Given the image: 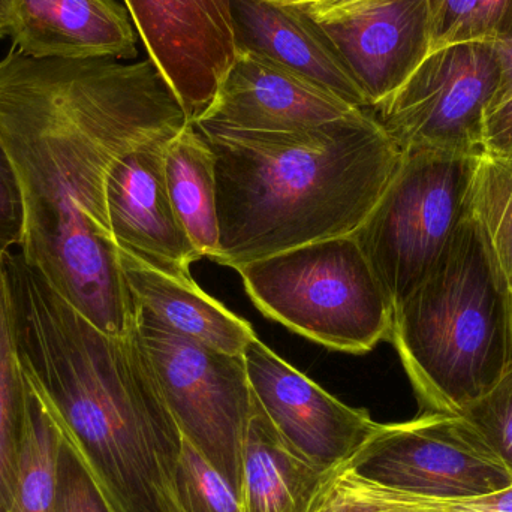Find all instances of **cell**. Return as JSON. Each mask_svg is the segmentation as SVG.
<instances>
[{"label": "cell", "instance_id": "cell-1", "mask_svg": "<svg viewBox=\"0 0 512 512\" xmlns=\"http://www.w3.org/2000/svg\"><path fill=\"white\" fill-rule=\"evenodd\" d=\"M188 123L150 59H35L12 48L0 60V141L23 204L18 254L113 336L131 328L134 300L111 236L108 171Z\"/></svg>", "mask_w": 512, "mask_h": 512}, {"label": "cell", "instance_id": "cell-2", "mask_svg": "<svg viewBox=\"0 0 512 512\" xmlns=\"http://www.w3.org/2000/svg\"><path fill=\"white\" fill-rule=\"evenodd\" d=\"M21 363L110 512H185L183 435L137 328L99 330L20 254L5 255Z\"/></svg>", "mask_w": 512, "mask_h": 512}, {"label": "cell", "instance_id": "cell-3", "mask_svg": "<svg viewBox=\"0 0 512 512\" xmlns=\"http://www.w3.org/2000/svg\"><path fill=\"white\" fill-rule=\"evenodd\" d=\"M194 125L215 156V262L231 268L354 234L405 156L369 110L294 132Z\"/></svg>", "mask_w": 512, "mask_h": 512}, {"label": "cell", "instance_id": "cell-4", "mask_svg": "<svg viewBox=\"0 0 512 512\" xmlns=\"http://www.w3.org/2000/svg\"><path fill=\"white\" fill-rule=\"evenodd\" d=\"M390 340L433 412L462 414L512 370L510 288L469 213L394 310Z\"/></svg>", "mask_w": 512, "mask_h": 512}, {"label": "cell", "instance_id": "cell-5", "mask_svg": "<svg viewBox=\"0 0 512 512\" xmlns=\"http://www.w3.org/2000/svg\"><path fill=\"white\" fill-rule=\"evenodd\" d=\"M267 318L325 348L367 354L390 339L393 307L352 234L234 268Z\"/></svg>", "mask_w": 512, "mask_h": 512}, {"label": "cell", "instance_id": "cell-6", "mask_svg": "<svg viewBox=\"0 0 512 512\" xmlns=\"http://www.w3.org/2000/svg\"><path fill=\"white\" fill-rule=\"evenodd\" d=\"M475 156L406 152L352 236L394 310L424 282L469 213Z\"/></svg>", "mask_w": 512, "mask_h": 512}, {"label": "cell", "instance_id": "cell-7", "mask_svg": "<svg viewBox=\"0 0 512 512\" xmlns=\"http://www.w3.org/2000/svg\"><path fill=\"white\" fill-rule=\"evenodd\" d=\"M132 300L138 337L182 435L239 493L254 405L245 357L179 333Z\"/></svg>", "mask_w": 512, "mask_h": 512}, {"label": "cell", "instance_id": "cell-8", "mask_svg": "<svg viewBox=\"0 0 512 512\" xmlns=\"http://www.w3.org/2000/svg\"><path fill=\"white\" fill-rule=\"evenodd\" d=\"M501 72L496 44L439 48L369 111L403 153L430 150L480 158L486 155V110Z\"/></svg>", "mask_w": 512, "mask_h": 512}, {"label": "cell", "instance_id": "cell-9", "mask_svg": "<svg viewBox=\"0 0 512 512\" xmlns=\"http://www.w3.org/2000/svg\"><path fill=\"white\" fill-rule=\"evenodd\" d=\"M346 465L382 486L441 501L512 487L505 463L460 414L429 411L403 423L379 424Z\"/></svg>", "mask_w": 512, "mask_h": 512}, {"label": "cell", "instance_id": "cell-10", "mask_svg": "<svg viewBox=\"0 0 512 512\" xmlns=\"http://www.w3.org/2000/svg\"><path fill=\"white\" fill-rule=\"evenodd\" d=\"M369 102L396 92L432 51L429 0H300Z\"/></svg>", "mask_w": 512, "mask_h": 512}, {"label": "cell", "instance_id": "cell-11", "mask_svg": "<svg viewBox=\"0 0 512 512\" xmlns=\"http://www.w3.org/2000/svg\"><path fill=\"white\" fill-rule=\"evenodd\" d=\"M149 59L189 122L200 119L237 54L233 0H123Z\"/></svg>", "mask_w": 512, "mask_h": 512}, {"label": "cell", "instance_id": "cell-12", "mask_svg": "<svg viewBox=\"0 0 512 512\" xmlns=\"http://www.w3.org/2000/svg\"><path fill=\"white\" fill-rule=\"evenodd\" d=\"M243 357L252 394L274 429L324 474L351 462L378 430L366 409L351 408L328 394L258 336L246 345Z\"/></svg>", "mask_w": 512, "mask_h": 512}, {"label": "cell", "instance_id": "cell-13", "mask_svg": "<svg viewBox=\"0 0 512 512\" xmlns=\"http://www.w3.org/2000/svg\"><path fill=\"white\" fill-rule=\"evenodd\" d=\"M177 132L143 141L117 158L108 171L105 194L117 251L162 273L192 280L189 267L201 255L174 213L165 182V147Z\"/></svg>", "mask_w": 512, "mask_h": 512}, {"label": "cell", "instance_id": "cell-14", "mask_svg": "<svg viewBox=\"0 0 512 512\" xmlns=\"http://www.w3.org/2000/svg\"><path fill=\"white\" fill-rule=\"evenodd\" d=\"M361 111L285 66L239 47L215 99L194 123L234 131L294 132Z\"/></svg>", "mask_w": 512, "mask_h": 512}, {"label": "cell", "instance_id": "cell-15", "mask_svg": "<svg viewBox=\"0 0 512 512\" xmlns=\"http://www.w3.org/2000/svg\"><path fill=\"white\" fill-rule=\"evenodd\" d=\"M9 36L35 59H135L134 23L116 0H14Z\"/></svg>", "mask_w": 512, "mask_h": 512}, {"label": "cell", "instance_id": "cell-16", "mask_svg": "<svg viewBox=\"0 0 512 512\" xmlns=\"http://www.w3.org/2000/svg\"><path fill=\"white\" fill-rule=\"evenodd\" d=\"M237 47L267 57L363 110L369 102L336 51L289 3L233 0Z\"/></svg>", "mask_w": 512, "mask_h": 512}, {"label": "cell", "instance_id": "cell-17", "mask_svg": "<svg viewBox=\"0 0 512 512\" xmlns=\"http://www.w3.org/2000/svg\"><path fill=\"white\" fill-rule=\"evenodd\" d=\"M120 268L132 297L168 327L227 354L243 355L256 333L245 319L210 297L192 280L170 276L125 252Z\"/></svg>", "mask_w": 512, "mask_h": 512}, {"label": "cell", "instance_id": "cell-18", "mask_svg": "<svg viewBox=\"0 0 512 512\" xmlns=\"http://www.w3.org/2000/svg\"><path fill=\"white\" fill-rule=\"evenodd\" d=\"M324 478L280 436L254 397L243 442V512H312Z\"/></svg>", "mask_w": 512, "mask_h": 512}, {"label": "cell", "instance_id": "cell-19", "mask_svg": "<svg viewBox=\"0 0 512 512\" xmlns=\"http://www.w3.org/2000/svg\"><path fill=\"white\" fill-rule=\"evenodd\" d=\"M165 182L171 206L201 258L219 255L215 156L206 138L188 123L165 147Z\"/></svg>", "mask_w": 512, "mask_h": 512}, {"label": "cell", "instance_id": "cell-20", "mask_svg": "<svg viewBox=\"0 0 512 512\" xmlns=\"http://www.w3.org/2000/svg\"><path fill=\"white\" fill-rule=\"evenodd\" d=\"M312 512H512V490L441 501L382 486L342 465L325 474Z\"/></svg>", "mask_w": 512, "mask_h": 512}, {"label": "cell", "instance_id": "cell-21", "mask_svg": "<svg viewBox=\"0 0 512 512\" xmlns=\"http://www.w3.org/2000/svg\"><path fill=\"white\" fill-rule=\"evenodd\" d=\"M26 406V378L3 255L0 256V512L8 510L14 496Z\"/></svg>", "mask_w": 512, "mask_h": 512}, {"label": "cell", "instance_id": "cell-22", "mask_svg": "<svg viewBox=\"0 0 512 512\" xmlns=\"http://www.w3.org/2000/svg\"><path fill=\"white\" fill-rule=\"evenodd\" d=\"M24 378L27 388L26 420L18 459L17 483L11 504L5 512H59V430L26 373Z\"/></svg>", "mask_w": 512, "mask_h": 512}, {"label": "cell", "instance_id": "cell-23", "mask_svg": "<svg viewBox=\"0 0 512 512\" xmlns=\"http://www.w3.org/2000/svg\"><path fill=\"white\" fill-rule=\"evenodd\" d=\"M469 215L483 234L508 288H512V162L493 155L478 158L469 197Z\"/></svg>", "mask_w": 512, "mask_h": 512}, {"label": "cell", "instance_id": "cell-24", "mask_svg": "<svg viewBox=\"0 0 512 512\" xmlns=\"http://www.w3.org/2000/svg\"><path fill=\"white\" fill-rule=\"evenodd\" d=\"M432 51L512 41V0H429Z\"/></svg>", "mask_w": 512, "mask_h": 512}, {"label": "cell", "instance_id": "cell-25", "mask_svg": "<svg viewBox=\"0 0 512 512\" xmlns=\"http://www.w3.org/2000/svg\"><path fill=\"white\" fill-rule=\"evenodd\" d=\"M177 487L185 512H243L239 493L185 436Z\"/></svg>", "mask_w": 512, "mask_h": 512}, {"label": "cell", "instance_id": "cell-26", "mask_svg": "<svg viewBox=\"0 0 512 512\" xmlns=\"http://www.w3.org/2000/svg\"><path fill=\"white\" fill-rule=\"evenodd\" d=\"M460 415L483 435L512 474V370Z\"/></svg>", "mask_w": 512, "mask_h": 512}, {"label": "cell", "instance_id": "cell-27", "mask_svg": "<svg viewBox=\"0 0 512 512\" xmlns=\"http://www.w3.org/2000/svg\"><path fill=\"white\" fill-rule=\"evenodd\" d=\"M57 502L59 512H110L92 478L62 438L57 459Z\"/></svg>", "mask_w": 512, "mask_h": 512}, {"label": "cell", "instance_id": "cell-28", "mask_svg": "<svg viewBox=\"0 0 512 512\" xmlns=\"http://www.w3.org/2000/svg\"><path fill=\"white\" fill-rule=\"evenodd\" d=\"M23 234V204L14 168L0 141V248L5 254L18 248Z\"/></svg>", "mask_w": 512, "mask_h": 512}, {"label": "cell", "instance_id": "cell-29", "mask_svg": "<svg viewBox=\"0 0 512 512\" xmlns=\"http://www.w3.org/2000/svg\"><path fill=\"white\" fill-rule=\"evenodd\" d=\"M14 0H0V39L9 36Z\"/></svg>", "mask_w": 512, "mask_h": 512}, {"label": "cell", "instance_id": "cell-30", "mask_svg": "<svg viewBox=\"0 0 512 512\" xmlns=\"http://www.w3.org/2000/svg\"><path fill=\"white\" fill-rule=\"evenodd\" d=\"M273 2L292 3V2H300V0H273Z\"/></svg>", "mask_w": 512, "mask_h": 512}, {"label": "cell", "instance_id": "cell-31", "mask_svg": "<svg viewBox=\"0 0 512 512\" xmlns=\"http://www.w3.org/2000/svg\"><path fill=\"white\" fill-rule=\"evenodd\" d=\"M510 313H511V322H512V288L510 289Z\"/></svg>", "mask_w": 512, "mask_h": 512}, {"label": "cell", "instance_id": "cell-32", "mask_svg": "<svg viewBox=\"0 0 512 512\" xmlns=\"http://www.w3.org/2000/svg\"><path fill=\"white\" fill-rule=\"evenodd\" d=\"M3 255H5V252H3V249L0 248V256H3Z\"/></svg>", "mask_w": 512, "mask_h": 512}]
</instances>
